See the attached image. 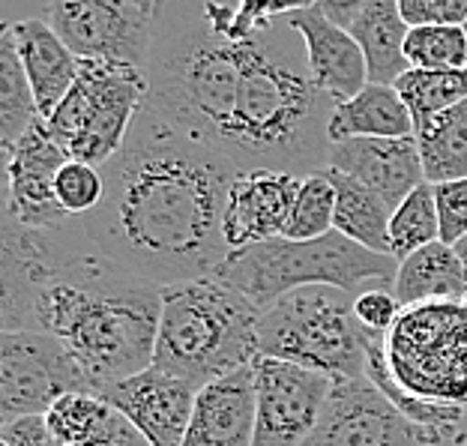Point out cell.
<instances>
[{
  "label": "cell",
  "instance_id": "obj_1",
  "mask_svg": "<svg viewBox=\"0 0 467 446\" xmlns=\"http://www.w3.org/2000/svg\"><path fill=\"white\" fill-rule=\"evenodd\" d=\"M99 171L105 195L76 219L105 254L159 288L216 275L231 252L225 207L237 165L174 130L144 99Z\"/></svg>",
  "mask_w": 467,
  "mask_h": 446
},
{
  "label": "cell",
  "instance_id": "obj_2",
  "mask_svg": "<svg viewBox=\"0 0 467 446\" xmlns=\"http://www.w3.org/2000/svg\"><path fill=\"white\" fill-rule=\"evenodd\" d=\"M162 288L105 254L78 219L0 228L4 333H46L76 357L93 392L153 366Z\"/></svg>",
  "mask_w": 467,
  "mask_h": 446
},
{
  "label": "cell",
  "instance_id": "obj_3",
  "mask_svg": "<svg viewBox=\"0 0 467 446\" xmlns=\"http://www.w3.org/2000/svg\"><path fill=\"white\" fill-rule=\"evenodd\" d=\"M240 46L243 76L222 156L237 171H327L336 102L315 84L303 36L282 16L243 36Z\"/></svg>",
  "mask_w": 467,
  "mask_h": 446
},
{
  "label": "cell",
  "instance_id": "obj_4",
  "mask_svg": "<svg viewBox=\"0 0 467 446\" xmlns=\"http://www.w3.org/2000/svg\"><path fill=\"white\" fill-rule=\"evenodd\" d=\"M225 0H162L147 60V105L192 141L222 153L243 76V46Z\"/></svg>",
  "mask_w": 467,
  "mask_h": 446
},
{
  "label": "cell",
  "instance_id": "obj_5",
  "mask_svg": "<svg viewBox=\"0 0 467 446\" xmlns=\"http://www.w3.org/2000/svg\"><path fill=\"white\" fill-rule=\"evenodd\" d=\"M261 312L219 275L162 288L153 366L195 389L246 368L258 357Z\"/></svg>",
  "mask_w": 467,
  "mask_h": 446
},
{
  "label": "cell",
  "instance_id": "obj_6",
  "mask_svg": "<svg viewBox=\"0 0 467 446\" xmlns=\"http://www.w3.org/2000/svg\"><path fill=\"white\" fill-rule=\"evenodd\" d=\"M399 261L384 252H371L338 231L317 240L273 237L228 252L216 275L231 288L246 294L254 306L267 309L282 294L306 285H333L350 294L371 288L392 291Z\"/></svg>",
  "mask_w": 467,
  "mask_h": 446
},
{
  "label": "cell",
  "instance_id": "obj_7",
  "mask_svg": "<svg viewBox=\"0 0 467 446\" xmlns=\"http://www.w3.org/2000/svg\"><path fill=\"white\" fill-rule=\"evenodd\" d=\"M357 294L333 285H306L282 294L261 312L258 354L321 371L366 378V330L354 315Z\"/></svg>",
  "mask_w": 467,
  "mask_h": 446
},
{
  "label": "cell",
  "instance_id": "obj_8",
  "mask_svg": "<svg viewBox=\"0 0 467 446\" xmlns=\"http://www.w3.org/2000/svg\"><path fill=\"white\" fill-rule=\"evenodd\" d=\"M384 350L392 378L410 396L467 410V300L401 309Z\"/></svg>",
  "mask_w": 467,
  "mask_h": 446
},
{
  "label": "cell",
  "instance_id": "obj_9",
  "mask_svg": "<svg viewBox=\"0 0 467 446\" xmlns=\"http://www.w3.org/2000/svg\"><path fill=\"white\" fill-rule=\"evenodd\" d=\"M147 99V72L120 63L81 60L78 78L46 126L69 159L102 168L120 150Z\"/></svg>",
  "mask_w": 467,
  "mask_h": 446
},
{
  "label": "cell",
  "instance_id": "obj_10",
  "mask_svg": "<svg viewBox=\"0 0 467 446\" xmlns=\"http://www.w3.org/2000/svg\"><path fill=\"white\" fill-rule=\"evenodd\" d=\"M162 0H48L46 21L78 60L147 72Z\"/></svg>",
  "mask_w": 467,
  "mask_h": 446
},
{
  "label": "cell",
  "instance_id": "obj_11",
  "mask_svg": "<svg viewBox=\"0 0 467 446\" xmlns=\"http://www.w3.org/2000/svg\"><path fill=\"white\" fill-rule=\"evenodd\" d=\"M69 392H93L76 357L55 336L4 333L0 336V417H46Z\"/></svg>",
  "mask_w": 467,
  "mask_h": 446
},
{
  "label": "cell",
  "instance_id": "obj_12",
  "mask_svg": "<svg viewBox=\"0 0 467 446\" xmlns=\"http://www.w3.org/2000/svg\"><path fill=\"white\" fill-rule=\"evenodd\" d=\"M254 441L252 446H303L333 392V378L321 371L254 357Z\"/></svg>",
  "mask_w": 467,
  "mask_h": 446
},
{
  "label": "cell",
  "instance_id": "obj_13",
  "mask_svg": "<svg viewBox=\"0 0 467 446\" xmlns=\"http://www.w3.org/2000/svg\"><path fill=\"white\" fill-rule=\"evenodd\" d=\"M447 441L410 422L368 378L333 384L327 408L303 446H443Z\"/></svg>",
  "mask_w": 467,
  "mask_h": 446
},
{
  "label": "cell",
  "instance_id": "obj_14",
  "mask_svg": "<svg viewBox=\"0 0 467 446\" xmlns=\"http://www.w3.org/2000/svg\"><path fill=\"white\" fill-rule=\"evenodd\" d=\"M6 156V213L25 228H57L72 219L55 192L60 168L69 162V153L55 141L46 120H36L18 141L4 150Z\"/></svg>",
  "mask_w": 467,
  "mask_h": 446
},
{
  "label": "cell",
  "instance_id": "obj_15",
  "mask_svg": "<svg viewBox=\"0 0 467 446\" xmlns=\"http://www.w3.org/2000/svg\"><path fill=\"white\" fill-rule=\"evenodd\" d=\"M99 396L123 413L153 446H183L198 389L162 368H144L105 387Z\"/></svg>",
  "mask_w": 467,
  "mask_h": 446
},
{
  "label": "cell",
  "instance_id": "obj_16",
  "mask_svg": "<svg viewBox=\"0 0 467 446\" xmlns=\"http://www.w3.org/2000/svg\"><path fill=\"white\" fill-rule=\"evenodd\" d=\"M327 168L348 174L378 192L396 210L413 189L426 183L417 138H348L330 144Z\"/></svg>",
  "mask_w": 467,
  "mask_h": 446
},
{
  "label": "cell",
  "instance_id": "obj_17",
  "mask_svg": "<svg viewBox=\"0 0 467 446\" xmlns=\"http://www.w3.org/2000/svg\"><path fill=\"white\" fill-rule=\"evenodd\" d=\"M296 174L285 171H240L234 177L228 207H225V240L228 249H246L252 243L282 237L288 228L296 192H300Z\"/></svg>",
  "mask_w": 467,
  "mask_h": 446
},
{
  "label": "cell",
  "instance_id": "obj_18",
  "mask_svg": "<svg viewBox=\"0 0 467 446\" xmlns=\"http://www.w3.org/2000/svg\"><path fill=\"white\" fill-rule=\"evenodd\" d=\"M288 25L303 36L306 60L315 84L333 102L357 97L368 84V63L350 30L327 18L317 6H303L285 16Z\"/></svg>",
  "mask_w": 467,
  "mask_h": 446
},
{
  "label": "cell",
  "instance_id": "obj_19",
  "mask_svg": "<svg viewBox=\"0 0 467 446\" xmlns=\"http://www.w3.org/2000/svg\"><path fill=\"white\" fill-rule=\"evenodd\" d=\"M254 375L252 366L201 387L183 446H252Z\"/></svg>",
  "mask_w": 467,
  "mask_h": 446
},
{
  "label": "cell",
  "instance_id": "obj_20",
  "mask_svg": "<svg viewBox=\"0 0 467 446\" xmlns=\"http://www.w3.org/2000/svg\"><path fill=\"white\" fill-rule=\"evenodd\" d=\"M9 30H13L18 60L27 72L30 88H34L39 117L48 120L76 84L81 60L72 55L69 46L46 18H21L9 25Z\"/></svg>",
  "mask_w": 467,
  "mask_h": 446
},
{
  "label": "cell",
  "instance_id": "obj_21",
  "mask_svg": "<svg viewBox=\"0 0 467 446\" xmlns=\"http://www.w3.org/2000/svg\"><path fill=\"white\" fill-rule=\"evenodd\" d=\"M392 294L401 303V309L438 300H467V279L459 249L434 240L429 246L410 252L408 258L399 261Z\"/></svg>",
  "mask_w": 467,
  "mask_h": 446
},
{
  "label": "cell",
  "instance_id": "obj_22",
  "mask_svg": "<svg viewBox=\"0 0 467 446\" xmlns=\"http://www.w3.org/2000/svg\"><path fill=\"white\" fill-rule=\"evenodd\" d=\"M327 132H330V144H336L348 138H408L417 132V126L392 84L368 81L357 97L336 102Z\"/></svg>",
  "mask_w": 467,
  "mask_h": 446
},
{
  "label": "cell",
  "instance_id": "obj_23",
  "mask_svg": "<svg viewBox=\"0 0 467 446\" xmlns=\"http://www.w3.org/2000/svg\"><path fill=\"white\" fill-rule=\"evenodd\" d=\"M348 30L366 55L368 81L396 84L399 76L410 69L405 57V39L410 27L401 16L399 0H368Z\"/></svg>",
  "mask_w": 467,
  "mask_h": 446
},
{
  "label": "cell",
  "instance_id": "obj_24",
  "mask_svg": "<svg viewBox=\"0 0 467 446\" xmlns=\"http://www.w3.org/2000/svg\"><path fill=\"white\" fill-rule=\"evenodd\" d=\"M336 186V231L359 246L389 254V219L392 207L359 180L327 168Z\"/></svg>",
  "mask_w": 467,
  "mask_h": 446
},
{
  "label": "cell",
  "instance_id": "obj_25",
  "mask_svg": "<svg viewBox=\"0 0 467 446\" xmlns=\"http://www.w3.org/2000/svg\"><path fill=\"white\" fill-rule=\"evenodd\" d=\"M417 147L426 183H450L467 177V99L417 126Z\"/></svg>",
  "mask_w": 467,
  "mask_h": 446
},
{
  "label": "cell",
  "instance_id": "obj_26",
  "mask_svg": "<svg viewBox=\"0 0 467 446\" xmlns=\"http://www.w3.org/2000/svg\"><path fill=\"white\" fill-rule=\"evenodd\" d=\"M36 120L42 117L34 88L18 60L13 30L4 27V36H0V147L9 150Z\"/></svg>",
  "mask_w": 467,
  "mask_h": 446
},
{
  "label": "cell",
  "instance_id": "obj_27",
  "mask_svg": "<svg viewBox=\"0 0 467 446\" xmlns=\"http://www.w3.org/2000/svg\"><path fill=\"white\" fill-rule=\"evenodd\" d=\"M408 111L413 117V126L429 123L431 117L450 111L452 105L467 99V78L464 72H438V69H408L405 76L392 84Z\"/></svg>",
  "mask_w": 467,
  "mask_h": 446
},
{
  "label": "cell",
  "instance_id": "obj_28",
  "mask_svg": "<svg viewBox=\"0 0 467 446\" xmlns=\"http://www.w3.org/2000/svg\"><path fill=\"white\" fill-rule=\"evenodd\" d=\"M441 240V219L438 204H434V189L431 183H422L420 189L401 201L392 210L389 219V254L396 261L408 258L410 252H417L429 243Z\"/></svg>",
  "mask_w": 467,
  "mask_h": 446
},
{
  "label": "cell",
  "instance_id": "obj_29",
  "mask_svg": "<svg viewBox=\"0 0 467 446\" xmlns=\"http://www.w3.org/2000/svg\"><path fill=\"white\" fill-rule=\"evenodd\" d=\"M410 69L464 72L467 69V30L462 25H422L410 27L405 39Z\"/></svg>",
  "mask_w": 467,
  "mask_h": 446
},
{
  "label": "cell",
  "instance_id": "obj_30",
  "mask_svg": "<svg viewBox=\"0 0 467 446\" xmlns=\"http://www.w3.org/2000/svg\"><path fill=\"white\" fill-rule=\"evenodd\" d=\"M336 231V186L327 171H317L300 180L288 228L282 237L288 240H317Z\"/></svg>",
  "mask_w": 467,
  "mask_h": 446
},
{
  "label": "cell",
  "instance_id": "obj_31",
  "mask_svg": "<svg viewBox=\"0 0 467 446\" xmlns=\"http://www.w3.org/2000/svg\"><path fill=\"white\" fill-rule=\"evenodd\" d=\"M55 192H57V201H60L63 210H67L69 216L90 213V210L97 207L102 201V195H105L102 171L97 165L69 159V162L60 168V174L55 180Z\"/></svg>",
  "mask_w": 467,
  "mask_h": 446
},
{
  "label": "cell",
  "instance_id": "obj_32",
  "mask_svg": "<svg viewBox=\"0 0 467 446\" xmlns=\"http://www.w3.org/2000/svg\"><path fill=\"white\" fill-rule=\"evenodd\" d=\"M441 219V240L455 246L467 237V177L450 183H431Z\"/></svg>",
  "mask_w": 467,
  "mask_h": 446
},
{
  "label": "cell",
  "instance_id": "obj_33",
  "mask_svg": "<svg viewBox=\"0 0 467 446\" xmlns=\"http://www.w3.org/2000/svg\"><path fill=\"white\" fill-rule=\"evenodd\" d=\"M354 315H357V321L366 333L387 336L392 330V324L399 321L401 303L396 300V294L387 291V288H371V291L357 294Z\"/></svg>",
  "mask_w": 467,
  "mask_h": 446
},
{
  "label": "cell",
  "instance_id": "obj_34",
  "mask_svg": "<svg viewBox=\"0 0 467 446\" xmlns=\"http://www.w3.org/2000/svg\"><path fill=\"white\" fill-rule=\"evenodd\" d=\"M76 446H153L114 405L105 408L99 422Z\"/></svg>",
  "mask_w": 467,
  "mask_h": 446
},
{
  "label": "cell",
  "instance_id": "obj_35",
  "mask_svg": "<svg viewBox=\"0 0 467 446\" xmlns=\"http://www.w3.org/2000/svg\"><path fill=\"white\" fill-rule=\"evenodd\" d=\"M408 27L422 25H462L467 21V0H399Z\"/></svg>",
  "mask_w": 467,
  "mask_h": 446
},
{
  "label": "cell",
  "instance_id": "obj_36",
  "mask_svg": "<svg viewBox=\"0 0 467 446\" xmlns=\"http://www.w3.org/2000/svg\"><path fill=\"white\" fill-rule=\"evenodd\" d=\"M4 446H67L46 426V417H18L0 426Z\"/></svg>",
  "mask_w": 467,
  "mask_h": 446
},
{
  "label": "cell",
  "instance_id": "obj_37",
  "mask_svg": "<svg viewBox=\"0 0 467 446\" xmlns=\"http://www.w3.org/2000/svg\"><path fill=\"white\" fill-rule=\"evenodd\" d=\"M368 4V0H317V9L330 18V21H336V25H342V27H350L354 25V18L363 13V6Z\"/></svg>",
  "mask_w": 467,
  "mask_h": 446
},
{
  "label": "cell",
  "instance_id": "obj_38",
  "mask_svg": "<svg viewBox=\"0 0 467 446\" xmlns=\"http://www.w3.org/2000/svg\"><path fill=\"white\" fill-rule=\"evenodd\" d=\"M450 446H467V413H464L459 431H455V438L450 441Z\"/></svg>",
  "mask_w": 467,
  "mask_h": 446
},
{
  "label": "cell",
  "instance_id": "obj_39",
  "mask_svg": "<svg viewBox=\"0 0 467 446\" xmlns=\"http://www.w3.org/2000/svg\"><path fill=\"white\" fill-rule=\"evenodd\" d=\"M455 249H459V254H462V264H464V279H467V237H464L462 243H455Z\"/></svg>",
  "mask_w": 467,
  "mask_h": 446
},
{
  "label": "cell",
  "instance_id": "obj_40",
  "mask_svg": "<svg viewBox=\"0 0 467 446\" xmlns=\"http://www.w3.org/2000/svg\"><path fill=\"white\" fill-rule=\"evenodd\" d=\"M315 4H317V0H296V6H300V9L303 6H315Z\"/></svg>",
  "mask_w": 467,
  "mask_h": 446
},
{
  "label": "cell",
  "instance_id": "obj_41",
  "mask_svg": "<svg viewBox=\"0 0 467 446\" xmlns=\"http://www.w3.org/2000/svg\"><path fill=\"white\" fill-rule=\"evenodd\" d=\"M464 78H467V69H464Z\"/></svg>",
  "mask_w": 467,
  "mask_h": 446
},
{
  "label": "cell",
  "instance_id": "obj_42",
  "mask_svg": "<svg viewBox=\"0 0 467 446\" xmlns=\"http://www.w3.org/2000/svg\"><path fill=\"white\" fill-rule=\"evenodd\" d=\"M464 30H467V21H464Z\"/></svg>",
  "mask_w": 467,
  "mask_h": 446
}]
</instances>
